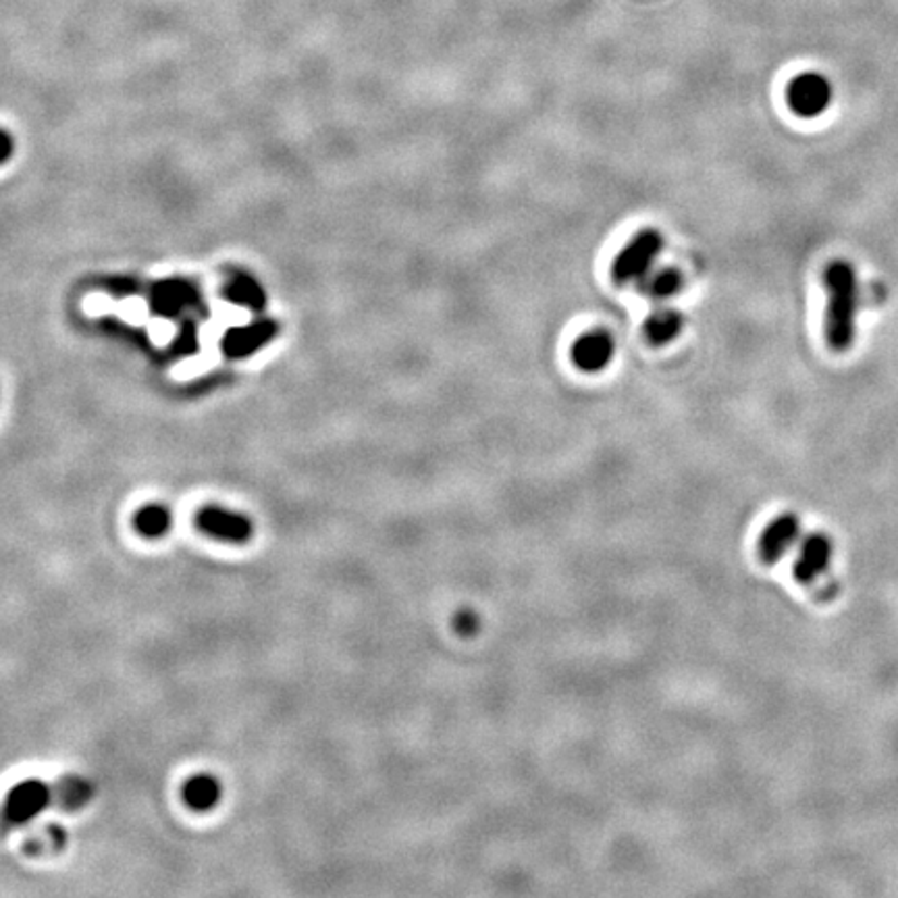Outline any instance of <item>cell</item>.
<instances>
[{
	"instance_id": "obj_1",
	"label": "cell",
	"mask_w": 898,
	"mask_h": 898,
	"mask_svg": "<svg viewBox=\"0 0 898 898\" xmlns=\"http://www.w3.org/2000/svg\"><path fill=\"white\" fill-rule=\"evenodd\" d=\"M825 343L832 352H849L857 338L859 277L849 261H832L824 270Z\"/></svg>"
},
{
	"instance_id": "obj_2",
	"label": "cell",
	"mask_w": 898,
	"mask_h": 898,
	"mask_svg": "<svg viewBox=\"0 0 898 898\" xmlns=\"http://www.w3.org/2000/svg\"><path fill=\"white\" fill-rule=\"evenodd\" d=\"M49 807H54V788L47 780L27 777L17 782L0 805V836L34 822Z\"/></svg>"
},
{
	"instance_id": "obj_3",
	"label": "cell",
	"mask_w": 898,
	"mask_h": 898,
	"mask_svg": "<svg viewBox=\"0 0 898 898\" xmlns=\"http://www.w3.org/2000/svg\"><path fill=\"white\" fill-rule=\"evenodd\" d=\"M661 248H663V238L657 229L638 231L611 263L614 283L618 286H629L634 281L638 283L656 265Z\"/></svg>"
},
{
	"instance_id": "obj_4",
	"label": "cell",
	"mask_w": 898,
	"mask_h": 898,
	"mask_svg": "<svg viewBox=\"0 0 898 898\" xmlns=\"http://www.w3.org/2000/svg\"><path fill=\"white\" fill-rule=\"evenodd\" d=\"M194 527L204 536L227 545H248L256 533V524L248 514L219 504H206L195 511Z\"/></svg>"
},
{
	"instance_id": "obj_5",
	"label": "cell",
	"mask_w": 898,
	"mask_h": 898,
	"mask_svg": "<svg viewBox=\"0 0 898 898\" xmlns=\"http://www.w3.org/2000/svg\"><path fill=\"white\" fill-rule=\"evenodd\" d=\"M834 98V90L832 84L827 81V77L822 74H807L797 75L788 90H786V100L788 106L793 109L795 115H799L802 119H815L822 113H825L832 104Z\"/></svg>"
},
{
	"instance_id": "obj_6",
	"label": "cell",
	"mask_w": 898,
	"mask_h": 898,
	"mask_svg": "<svg viewBox=\"0 0 898 898\" xmlns=\"http://www.w3.org/2000/svg\"><path fill=\"white\" fill-rule=\"evenodd\" d=\"M834 558V545L825 534L813 533L801 539L799 554L795 559V579L802 584L818 583Z\"/></svg>"
},
{
	"instance_id": "obj_7",
	"label": "cell",
	"mask_w": 898,
	"mask_h": 898,
	"mask_svg": "<svg viewBox=\"0 0 898 898\" xmlns=\"http://www.w3.org/2000/svg\"><path fill=\"white\" fill-rule=\"evenodd\" d=\"M279 327L270 318H258L250 325L229 329L223 338V352L229 358H245L250 354H256L261 347L275 340Z\"/></svg>"
},
{
	"instance_id": "obj_8",
	"label": "cell",
	"mask_w": 898,
	"mask_h": 898,
	"mask_svg": "<svg viewBox=\"0 0 898 898\" xmlns=\"http://www.w3.org/2000/svg\"><path fill=\"white\" fill-rule=\"evenodd\" d=\"M802 539L801 518L795 514H782L766 529L759 543L761 558L770 564H776L788 556L793 547H797Z\"/></svg>"
},
{
	"instance_id": "obj_9",
	"label": "cell",
	"mask_w": 898,
	"mask_h": 898,
	"mask_svg": "<svg viewBox=\"0 0 898 898\" xmlns=\"http://www.w3.org/2000/svg\"><path fill=\"white\" fill-rule=\"evenodd\" d=\"M570 358L584 372H599L614 358V341L606 331H589L572 343Z\"/></svg>"
},
{
	"instance_id": "obj_10",
	"label": "cell",
	"mask_w": 898,
	"mask_h": 898,
	"mask_svg": "<svg viewBox=\"0 0 898 898\" xmlns=\"http://www.w3.org/2000/svg\"><path fill=\"white\" fill-rule=\"evenodd\" d=\"M181 799L188 809L195 813H208L219 807L223 799V784L213 774H194L188 777L181 786Z\"/></svg>"
},
{
	"instance_id": "obj_11",
	"label": "cell",
	"mask_w": 898,
	"mask_h": 898,
	"mask_svg": "<svg viewBox=\"0 0 898 898\" xmlns=\"http://www.w3.org/2000/svg\"><path fill=\"white\" fill-rule=\"evenodd\" d=\"M225 298L231 304H238L248 311L261 313L267 306V293L263 290V286L248 273H233L227 283H225Z\"/></svg>"
},
{
	"instance_id": "obj_12",
	"label": "cell",
	"mask_w": 898,
	"mask_h": 898,
	"mask_svg": "<svg viewBox=\"0 0 898 898\" xmlns=\"http://www.w3.org/2000/svg\"><path fill=\"white\" fill-rule=\"evenodd\" d=\"M684 329V315L672 308H659L647 316L643 325V336L652 345H668L679 338Z\"/></svg>"
},
{
	"instance_id": "obj_13",
	"label": "cell",
	"mask_w": 898,
	"mask_h": 898,
	"mask_svg": "<svg viewBox=\"0 0 898 898\" xmlns=\"http://www.w3.org/2000/svg\"><path fill=\"white\" fill-rule=\"evenodd\" d=\"M54 807L63 809V811H77L81 807H86L88 802L92 801L94 797V786L88 777L84 776H63L59 777L54 784Z\"/></svg>"
},
{
	"instance_id": "obj_14",
	"label": "cell",
	"mask_w": 898,
	"mask_h": 898,
	"mask_svg": "<svg viewBox=\"0 0 898 898\" xmlns=\"http://www.w3.org/2000/svg\"><path fill=\"white\" fill-rule=\"evenodd\" d=\"M175 516L165 504H147L134 514V529L144 539H163L170 533Z\"/></svg>"
},
{
	"instance_id": "obj_15",
	"label": "cell",
	"mask_w": 898,
	"mask_h": 898,
	"mask_svg": "<svg viewBox=\"0 0 898 898\" xmlns=\"http://www.w3.org/2000/svg\"><path fill=\"white\" fill-rule=\"evenodd\" d=\"M198 300L194 286L181 283V281H169L156 288L154 292V306L165 315H177L179 311H186L194 306Z\"/></svg>"
},
{
	"instance_id": "obj_16",
	"label": "cell",
	"mask_w": 898,
	"mask_h": 898,
	"mask_svg": "<svg viewBox=\"0 0 898 898\" xmlns=\"http://www.w3.org/2000/svg\"><path fill=\"white\" fill-rule=\"evenodd\" d=\"M682 288V275L676 268H659L649 270L641 281L638 290L649 300H668L676 295Z\"/></svg>"
},
{
	"instance_id": "obj_17",
	"label": "cell",
	"mask_w": 898,
	"mask_h": 898,
	"mask_svg": "<svg viewBox=\"0 0 898 898\" xmlns=\"http://www.w3.org/2000/svg\"><path fill=\"white\" fill-rule=\"evenodd\" d=\"M52 845V849L59 850L65 847V843H67V834H65V830L63 827H59V825H49V827H45L40 834H36L34 836V843H31V847L29 849L34 850V852H45V850H50L49 847Z\"/></svg>"
},
{
	"instance_id": "obj_18",
	"label": "cell",
	"mask_w": 898,
	"mask_h": 898,
	"mask_svg": "<svg viewBox=\"0 0 898 898\" xmlns=\"http://www.w3.org/2000/svg\"><path fill=\"white\" fill-rule=\"evenodd\" d=\"M479 627H481V620H479V616H477L475 611H470V609H461L460 614L454 618V629H456V632L461 634V636H472V634H477Z\"/></svg>"
},
{
	"instance_id": "obj_19",
	"label": "cell",
	"mask_w": 898,
	"mask_h": 898,
	"mask_svg": "<svg viewBox=\"0 0 898 898\" xmlns=\"http://www.w3.org/2000/svg\"><path fill=\"white\" fill-rule=\"evenodd\" d=\"M11 154H13V140L4 129H0V165L7 163Z\"/></svg>"
}]
</instances>
